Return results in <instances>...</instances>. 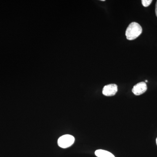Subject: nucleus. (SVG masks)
Segmentation results:
<instances>
[{
    "label": "nucleus",
    "instance_id": "obj_2",
    "mask_svg": "<svg viewBox=\"0 0 157 157\" xmlns=\"http://www.w3.org/2000/svg\"><path fill=\"white\" fill-rule=\"evenodd\" d=\"M75 141V138L72 135H66L60 137L58 140V144L60 147L63 148H67L73 145Z\"/></svg>",
    "mask_w": 157,
    "mask_h": 157
},
{
    "label": "nucleus",
    "instance_id": "obj_8",
    "mask_svg": "<svg viewBox=\"0 0 157 157\" xmlns=\"http://www.w3.org/2000/svg\"><path fill=\"white\" fill-rule=\"evenodd\" d=\"M148 82V81H147V80H145V82Z\"/></svg>",
    "mask_w": 157,
    "mask_h": 157
},
{
    "label": "nucleus",
    "instance_id": "obj_4",
    "mask_svg": "<svg viewBox=\"0 0 157 157\" xmlns=\"http://www.w3.org/2000/svg\"><path fill=\"white\" fill-rule=\"evenodd\" d=\"M147 90V86L145 82H141L135 85L132 89V92L136 96H139L145 93Z\"/></svg>",
    "mask_w": 157,
    "mask_h": 157
},
{
    "label": "nucleus",
    "instance_id": "obj_1",
    "mask_svg": "<svg viewBox=\"0 0 157 157\" xmlns=\"http://www.w3.org/2000/svg\"><path fill=\"white\" fill-rule=\"evenodd\" d=\"M142 32L141 26L137 22L131 23L127 28L125 35L129 40H133L139 36Z\"/></svg>",
    "mask_w": 157,
    "mask_h": 157
},
{
    "label": "nucleus",
    "instance_id": "obj_5",
    "mask_svg": "<svg viewBox=\"0 0 157 157\" xmlns=\"http://www.w3.org/2000/svg\"><path fill=\"white\" fill-rule=\"evenodd\" d=\"M95 154L98 157H115L111 153L102 149L96 151Z\"/></svg>",
    "mask_w": 157,
    "mask_h": 157
},
{
    "label": "nucleus",
    "instance_id": "obj_7",
    "mask_svg": "<svg viewBox=\"0 0 157 157\" xmlns=\"http://www.w3.org/2000/svg\"><path fill=\"white\" fill-rule=\"evenodd\" d=\"M155 14H156V16L157 17V2H156V3Z\"/></svg>",
    "mask_w": 157,
    "mask_h": 157
},
{
    "label": "nucleus",
    "instance_id": "obj_6",
    "mask_svg": "<svg viewBox=\"0 0 157 157\" xmlns=\"http://www.w3.org/2000/svg\"><path fill=\"white\" fill-rule=\"evenodd\" d=\"M141 2L143 6L144 7H147L151 5L152 1V0H142Z\"/></svg>",
    "mask_w": 157,
    "mask_h": 157
},
{
    "label": "nucleus",
    "instance_id": "obj_3",
    "mask_svg": "<svg viewBox=\"0 0 157 157\" xmlns=\"http://www.w3.org/2000/svg\"><path fill=\"white\" fill-rule=\"evenodd\" d=\"M117 90V86L116 84H110L104 86L102 93L104 95L110 97L115 95Z\"/></svg>",
    "mask_w": 157,
    "mask_h": 157
},
{
    "label": "nucleus",
    "instance_id": "obj_9",
    "mask_svg": "<svg viewBox=\"0 0 157 157\" xmlns=\"http://www.w3.org/2000/svg\"><path fill=\"white\" fill-rule=\"evenodd\" d=\"M156 144H157V139H156Z\"/></svg>",
    "mask_w": 157,
    "mask_h": 157
}]
</instances>
